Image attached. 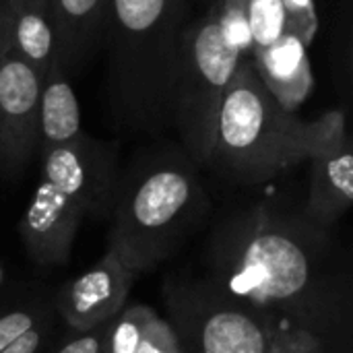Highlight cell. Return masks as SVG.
<instances>
[{"instance_id":"cell-1","label":"cell","mask_w":353,"mask_h":353,"mask_svg":"<svg viewBox=\"0 0 353 353\" xmlns=\"http://www.w3.org/2000/svg\"><path fill=\"white\" fill-rule=\"evenodd\" d=\"M207 277L273 327L310 335L325 353L352 347V281L331 232L271 203L219 221L203 250Z\"/></svg>"},{"instance_id":"cell-2","label":"cell","mask_w":353,"mask_h":353,"mask_svg":"<svg viewBox=\"0 0 353 353\" xmlns=\"http://www.w3.org/2000/svg\"><path fill=\"white\" fill-rule=\"evenodd\" d=\"M199 165L180 145H155L118 176L108 250L130 271L149 273L176 256L209 215Z\"/></svg>"},{"instance_id":"cell-3","label":"cell","mask_w":353,"mask_h":353,"mask_svg":"<svg viewBox=\"0 0 353 353\" xmlns=\"http://www.w3.org/2000/svg\"><path fill=\"white\" fill-rule=\"evenodd\" d=\"M188 0H110L103 43L105 93L122 132L159 134L170 128L172 81Z\"/></svg>"},{"instance_id":"cell-4","label":"cell","mask_w":353,"mask_h":353,"mask_svg":"<svg viewBox=\"0 0 353 353\" xmlns=\"http://www.w3.org/2000/svg\"><path fill=\"white\" fill-rule=\"evenodd\" d=\"M39 182L19 221L27 256L39 267L70 259L85 217H110L118 182V147L87 132L39 155Z\"/></svg>"},{"instance_id":"cell-5","label":"cell","mask_w":353,"mask_h":353,"mask_svg":"<svg viewBox=\"0 0 353 353\" xmlns=\"http://www.w3.org/2000/svg\"><path fill=\"white\" fill-rule=\"evenodd\" d=\"M302 161L304 120L283 110L244 60L221 99L205 168L230 184L259 186Z\"/></svg>"},{"instance_id":"cell-6","label":"cell","mask_w":353,"mask_h":353,"mask_svg":"<svg viewBox=\"0 0 353 353\" xmlns=\"http://www.w3.org/2000/svg\"><path fill=\"white\" fill-rule=\"evenodd\" d=\"M242 62L223 43L211 8L184 27L172 81L170 128L199 168H205L221 99Z\"/></svg>"},{"instance_id":"cell-7","label":"cell","mask_w":353,"mask_h":353,"mask_svg":"<svg viewBox=\"0 0 353 353\" xmlns=\"http://www.w3.org/2000/svg\"><path fill=\"white\" fill-rule=\"evenodd\" d=\"M168 325L180 353H267L273 325L209 279H168Z\"/></svg>"},{"instance_id":"cell-8","label":"cell","mask_w":353,"mask_h":353,"mask_svg":"<svg viewBox=\"0 0 353 353\" xmlns=\"http://www.w3.org/2000/svg\"><path fill=\"white\" fill-rule=\"evenodd\" d=\"M41 77L10 43L0 56V180L21 178L39 151Z\"/></svg>"},{"instance_id":"cell-9","label":"cell","mask_w":353,"mask_h":353,"mask_svg":"<svg viewBox=\"0 0 353 353\" xmlns=\"http://www.w3.org/2000/svg\"><path fill=\"white\" fill-rule=\"evenodd\" d=\"M132 281L134 273L105 250L93 267L66 281L52 304L72 331H93L112 323L128 306Z\"/></svg>"},{"instance_id":"cell-10","label":"cell","mask_w":353,"mask_h":353,"mask_svg":"<svg viewBox=\"0 0 353 353\" xmlns=\"http://www.w3.org/2000/svg\"><path fill=\"white\" fill-rule=\"evenodd\" d=\"M250 62L275 101L296 114L314 85L308 46L298 35L283 33L271 46L256 50Z\"/></svg>"},{"instance_id":"cell-11","label":"cell","mask_w":353,"mask_h":353,"mask_svg":"<svg viewBox=\"0 0 353 353\" xmlns=\"http://www.w3.org/2000/svg\"><path fill=\"white\" fill-rule=\"evenodd\" d=\"M310 161V186L302 217L331 232L353 203V145Z\"/></svg>"},{"instance_id":"cell-12","label":"cell","mask_w":353,"mask_h":353,"mask_svg":"<svg viewBox=\"0 0 353 353\" xmlns=\"http://www.w3.org/2000/svg\"><path fill=\"white\" fill-rule=\"evenodd\" d=\"M56 62L68 77L85 64L103 39L110 0H52Z\"/></svg>"},{"instance_id":"cell-13","label":"cell","mask_w":353,"mask_h":353,"mask_svg":"<svg viewBox=\"0 0 353 353\" xmlns=\"http://www.w3.org/2000/svg\"><path fill=\"white\" fill-rule=\"evenodd\" d=\"M8 43L43 77L56 62V23L52 0H4Z\"/></svg>"},{"instance_id":"cell-14","label":"cell","mask_w":353,"mask_h":353,"mask_svg":"<svg viewBox=\"0 0 353 353\" xmlns=\"http://www.w3.org/2000/svg\"><path fill=\"white\" fill-rule=\"evenodd\" d=\"M81 108L68 74L52 64L41 77L39 91V151L68 145L83 134Z\"/></svg>"},{"instance_id":"cell-15","label":"cell","mask_w":353,"mask_h":353,"mask_svg":"<svg viewBox=\"0 0 353 353\" xmlns=\"http://www.w3.org/2000/svg\"><path fill=\"white\" fill-rule=\"evenodd\" d=\"M352 145L345 126L343 110H329L321 118L304 122V151L306 161L319 155H329Z\"/></svg>"},{"instance_id":"cell-16","label":"cell","mask_w":353,"mask_h":353,"mask_svg":"<svg viewBox=\"0 0 353 353\" xmlns=\"http://www.w3.org/2000/svg\"><path fill=\"white\" fill-rule=\"evenodd\" d=\"M151 312L153 310L143 304L126 306L108 325L105 345H103L101 353H134Z\"/></svg>"},{"instance_id":"cell-17","label":"cell","mask_w":353,"mask_h":353,"mask_svg":"<svg viewBox=\"0 0 353 353\" xmlns=\"http://www.w3.org/2000/svg\"><path fill=\"white\" fill-rule=\"evenodd\" d=\"M248 27L254 52L271 46L288 33L285 8L281 0H248Z\"/></svg>"},{"instance_id":"cell-18","label":"cell","mask_w":353,"mask_h":353,"mask_svg":"<svg viewBox=\"0 0 353 353\" xmlns=\"http://www.w3.org/2000/svg\"><path fill=\"white\" fill-rule=\"evenodd\" d=\"M54 304L48 300H37V302H25L8 308H0V350L10 345L14 339L31 331L35 325L43 323L46 319L52 316Z\"/></svg>"},{"instance_id":"cell-19","label":"cell","mask_w":353,"mask_h":353,"mask_svg":"<svg viewBox=\"0 0 353 353\" xmlns=\"http://www.w3.org/2000/svg\"><path fill=\"white\" fill-rule=\"evenodd\" d=\"M285 8L288 33L298 35L306 46L312 43L319 31V12L314 0H281Z\"/></svg>"},{"instance_id":"cell-20","label":"cell","mask_w":353,"mask_h":353,"mask_svg":"<svg viewBox=\"0 0 353 353\" xmlns=\"http://www.w3.org/2000/svg\"><path fill=\"white\" fill-rule=\"evenodd\" d=\"M134 353H180L176 335L168 325V321L151 312Z\"/></svg>"},{"instance_id":"cell-21","label":"cell","mask_w":353,"mask_h":353,"mask_svg":"<svg viewBox=\"0 0 353 353\" xmlns=\"http://www.w3.org/2000/svg\"><path fill=\"white\" fill-rule=\"evenodd\" d=\"M267 353H325L321 345L306 333L288 329V327H273L271 343Z\"/></svg>"},{"instance_id":"cell-22","label":"cell","mask_w":353,"mask_h":353,"mask_svg":"<svg viewBox=\"0 0 353 353\" xmlns=\"http://www.w3.org/2000/svg\"><path fill=\"white\" fill-rule=\"evenodd\" d=\"M52 327H54V319L50 316L43 323L35 325L25 335H21L19 339H14L10 345L0 350V353H43L52 337Z\"/></svg>"},{"instance_id":"cell-23","label":"cell","mask_w":353,"mask_h":353,"mask_svg":"<svg viewBox=\"0 0 353 353\" xmlns=\"http://www.w3.org/2000/svg\"><path fill=\"white\" fill-rule=\"evenodd\" d=\"M108 325L97 327L93 331H85V333L72 331V335L64 343H60L52 353H101L103 345H105Z\"/></svg>"},{"instance_id":"cell-24","label":"cell","mask_w":353,"mask_h":353,"mask_svg":"<svg viewBox=\"0 0 353 353\" xmlns=\"http://www.w3.org/2000/svg\"><path fill=\"white\" fill-rule=\"evenodd\" d=\"M8 46V23H6V8L4 0H0V56Z\"/></svg>"},{"instance_id":"cell-25","label":"cell","mask_w":353,"mask_h":353,"mask_svg":"<svg viewBox=\"0 0 353 353\" xmlns=\"http://www.w3.org/2000/svg\"><path fill=\"white\" fill-rule=\"evenodd\" d=\"M4 281H6V269H4V265L0 263V290H2V285H4Z\"/></svg>"}]
</instances>
